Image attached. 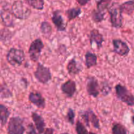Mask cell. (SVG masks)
Listing matches in <instances>:
<instances>
[{"label":"cell","instance_id":"cell-16","mask_svg":"<svg viewBox=\"0 0 134 134\" xmlns=\"http://www.w3.org/2000/svg\"><path fill=\"white\" fill-rule=\"evenodd\" d=\"M31 119L34 121V124L37 130L38 131L39 134L44 133V128H45V122L43 118L37 113L33 112L31 113Z\"/></svg>","mask_w":134,"mask_h":134},{"label":"cell","instance_id":"cell-14","mask_svg":"<svg viewBox=\"0 0 134 134\" xmlns=\"http://www.w3.org/2000/svg\"><path fill=\"white\" fill-rule=\"evenodd\" d=\"M28 99L30 103L39 109H44L46 101L44 97L39 92H31L28 96Z\"/></svg>","mask_w":134,"mask_h":134},{"label":"cell","instance_id":"cell-15","mask_svg":"<svg viewBox=\"0 0 134 134\" xmlns=\"http://www.w3.org/2000/svg\"><path fill=\"white\" fill-rule=\"evenodd\" d=\"M61 90L68 98H72L77 91V86L74 81L69 79L61 85Z\"/></svg>","mask_w":134,"mask_h":134},{"label":"cell","instance_id":"cell-26","mask_svg":"<svg viewBox=\"0 0 134 134\" xmlns=\"http://www.w3.org/2000/svg\"><path fill=\"white\" fill-rule=\"evenodd\" d=\"M112 0H99L97 3V10L105 13V10L109 7Z\"/></svg>","mask_w":134,"mask_h":134},{"label":"cell","instance_id":"cell-7","mask_svg":"<svg viewBox=\"0 0 134 134\" xmlns=\"http://www.w3.org/2000/svg\"><path fill=\"white\" fill-rule=\"evenodd\" d=\"M43 48H44V44L41 39L37 38L33 41L30 44L28 50L30 60L34 62H38Z\"/></svg>","mask_w":134,"mask_h":134},{"label":"cell","instance_id":"cell-29","mask_svg":"<svg viewBox=\"0 0 134 134\" xmlns=\"http://www.w3.org/2000/svg\"><path fill=\"white\" fill-rule=\"evenodd\" d=\"M111 91V87L108 82H102V86H101V93L103 96H106Z\"/></svg>","mask_w":134,"mask_h":134},{"label":"cell","instance_id":"cell-10","mask_svg":"<svg viewBox=\"0 0 134 134\" xmlns=\"http://www.w3.org/2000/svg\"><path fill=\"white\" fill-rule=\"evenodd\" d=\"M82 119L88 127H90V122L92 123L93 126L96 129L99 128V120L98 116H96L94 111L91 109H88L84 111L82 114H81Z\"/></svg>","mask_w":134,"mask_h":134},{"label":"cell","instance_id":"cell-13","mask_svg":"<svg viewBox=\"0 0 134 134\" xmlns=\"http://www.w3.org/2000/svg\"><path fill=\"white\" fill-rule=\"evenodd\" d=\"M51 20L58 31H65L67 27V23L64 20V18L62 16L60 10H56L53 11Z\"/></svg>","mask_w":134,"mask_h":134},{"label":"cell","instance_id":"cell-18","mask_svg":"<svg viewBox=\"0 0 134 134\" xmlns=\"http://www.w3.org/2000/svg\"><path fill=\"white\" fill-rule=\"evenodd\" d=\"M85 65H86L87 69H90V68L96 66L97 65L98 57H97V55L96 54L90 52V51H88L85 54Z\"/></svg>","mask_w":134,"mask_h":134},{"label":"cell","instance_id":"cell-35","mask_svg":"<svg viewBox=\"0 0 134 134\" xmlns=\"http://www.w3.org/2000/svg\"><path fill=\"white\" fill-rule=\"evenodd\" d=\"M89 134H96V133H93V132H90V133H89Z\"/></svg>","mask_w":134,"mask_h":134},{"label":"cell","instance_id":"cell-3","mask_svg":"<svg viewBox=\"0 0 134 134\" xmlns=\"http://www.w3.org/2000/svg\"><path fill=\"white\" fill-rule=\"evenodd\" d=\"M7 62L13 66H20L25 60V54L22 50L11 48L8 51L6 56Z\"/></svg>","mask_w":134,"mask_h":134},{"label":"cell","instance_id":"cell-36","mask_svg":"<svg viewBox=\"0 0 134 134\" xmlns=\"http://www.w3.org/2000/svg\"><path fill=\"white\" fill-rule=\"evenodd\" d=\"M61 134H69V133H66V132H65V133H61Z\"/></svg>","mask_w":134,"mask_h":134},{"label":"cell","instance_id":"cell-19","mask_svg":"<svg viewBox=\"0 0 134 134\" xmlns=\"http://www.w3.org/2000/svg\"><path fill=\"white\" fill-rule=\"evenodd\" d=\"M10 111L4 105H0V117H1V125L3 127L7 122V120L10 116Z\"/></svg>","mask_w":134,"mask_h":134},{"label":"cell","instance_id":"cell-1","mask_svg":"<svg viewBox=\"0 0 134 134\" xmlns=\"http://www.w3.org/2000/svg\"><path fill=\"white\" fill-rule=\"evenodd\" d=\"M120 5L118 3H113L108 8L110 22L113 27L115 28H120L122 26L123 16Z\"/></svg>","mask_w":134,"mask_h":134},{"label":"cell","instance_id":"cell-25","mask_svg":"<svg viewBox=\"0 0 134 134\" xmlns=\"http://www.w3.org/2000/svg\"><path fill=\"white\" fill-rule=\"evenodd\" d=\"M112 134H127V130L122 124L115 123L112 128Z\"/></svg>","mask_w":134,"mask_h":134},{"label":"cell","instance_id":"cell-9","mask_svg":"<svg viewBox=\"0 0 134 134\" xmlns=\"http://www.w3.org/2000/svg\"><path fill=\"white\" fill-rule=\"evenodd\" d=\"M86 91L89 96L97 98L101 92V86L98 79L94 76H88L86 79Z\"/></svg>","mask_w":134,"mask_h":134},{"label":"cell","instance_id":"cell-27","mask_svg":"<svg viewBox=\"0 0 134 134\" xmlns=\"http://www.w3.org/2000/svg\"><path fill=\"white\" fill-rule=\"evenodd\" d=\"M75 130L77 134H89L85 126L79 120H77L76 122Z\"/></svg>","mask_w":134,"mask_h":134},{"label":"cell","instance_id":"cell-5","mask_svg":"<svg viewBox=\"0 0 134 134\" xmlns=\"http://www.w3.org/2000/svg\"><path fill=\"white\" fill-rule=\"evenodd\" d=\"M34 76L38 82L43 85L47 84L52 79V73L49 68L40 63L37 64V67L34 72Z\"/></svg>","mask_w":134,"mask_h":134},{"label":"cell","instance_id":"cell-12","mask_svg":"<svg viewBox=\"0 0 134 134\" xmlns=\"http://www.w3.org/2000/svg\"><path fill=\"white\" fill-rule=\"evenodd\" d=\"M88 38L92 47H93L94 44L98 50H99L102 48V44L104 41V38H103V35L99 32V30L97 29L92 30L89 34Z\"/></svg>","mask_w":134,"mask_h":134},{"label":"cell","instance_id":"cell-33","mask_svg":"<svg viewBox=\"0 0 134 134\" xmlns=\"http://www.w3.org/2000/svg\"><path fill=\"white\" fill-rule=\"evenodd\" d=\"M54 129L51 128H48L44 130V134H54Z\"/></svg>","mask_w":134,"mask_h":134},{"label":"cell","instance_id":"cell-30","mask_svg":"<svg viewBox=\"0 0 134 134\" xmlns=\"http://www.w3.org/2000/svg\"><path fill=\"white\" fill-rule=\"evenodd\" d=\"M13 96V94L10 90L7 87L1 85V98H9Z\"/></svg>","mask_w":134,"mask_h":134},{"label":"cell","instance_id":"cell-21","mask_svg":"<svg viewBox=\"0 0 134 134\" xmlns=\"http://www.w3.org/2000/svg\"><path fill=\"white\" fill-rule=\"evenodd\" d=\"M81 14V9L80 7H73L68 9L65 11V14L68 20L71 21L75 19Z\"/></svg>","mask_w":134,"mask_h":134},{"label":"cell","instance_id":"cell-8","mask_svg":"<svg viewBox=\"0 0 134 134\" xmlns=\"http://www.w3.org/2000/svg\"><path fill=\"white\" fill-rule=\"evenodd\" d=\"M14 16L11 7L7 4L2 6L1 9V18L2 23L7 27H14Z\"/></svg>","mask_w":134,"mask_h":134},{"label":"cell","instance_id":"cell-4","mask_svg":"<svg viewBox=\"0 0 134 134\" xmlns=\"http://www.w3.org/2000/svg\"><path fill=\"white\" fill-rule=\"evenodd\" d=\"M12 11L16 18L26 20L31 15V10L22 1H15L11 6Z\"/></svg>","mask_w":134,"mask_h":134},{"label":"cell","instance_id":"cell-2","mask_svg":"<svg viewBox=\"0 0 134 134\" xmlns=\"http://www.w3.org/2000/svg\"><path fill=\"white\" fill-rule=\"evenodd\" d=\"M115 89L116 96L119 100L128 106H134V96L126 86L118 84L115 86Z\"/></svg>","mask_w":134,"mask_h":134},{"label":"cell","instance_id":"cell-6","mask_svg":"<svg viewBox=\"0 0 134 134\" xmlns=\"http://www.w3.org/2000/svg\"><path fill=\"white\" fill-rule=\"evenodd\" d=\"M26 130L24 120L19 116L10 118L7 126L8 134H24Z\"/></svg>","mask_w":134,"mask_h":134},{"label":"cell","instance_id":"cell-11","mask_svg":"<svg viewBox=\"0 0 134 134\" xmlns=\"http://www.w3.org/2000/svg\"><path fill=\"white\" fill-rule=\"evenodd\" d=\"M113 52L121 56H127L130 51L127 43L121 39H113Z\"/></svg>","mask_w":134,"mask_h":134},{"label":"cell","instance_id":"cell-28","mask_svg":"<svg viewBox=\"0 0 134 134\" xmlns=\"http://www.w3.org/2000/svg\"><path fill=\"white\" fill-rule=\"evenodd\" d=\"M75 111L73 109L69 108L66 115L67 120L68 121V122H69L71 124L73 125L75 123Z\"/></svg>","mask_w":134,"mask_h":134},{"label":"cell","instance_id":"cell-22","mask_svg":"<svg viewBox=\"0 0 134 134\" xmlns=\"http://www.w3.org/2000/svg\"><path fill=\"white\" fill-rule=\"evenodd\" d=\"M25 2L34 9L42 10L44 9V0H24Z\"/></svg>","mask_w":134,"mask_h":134},{"label":"cell","instance_id":"cell-24","mask_svg":"<svg viewBox=\"0 0 134 134\" xmlns=\"http://www.w3.org/2000/svg\"><path fill=\"white\" fill-rule=\"evenodd\" d=\"M105 14V13L100 12L98 10H93L91 14L92 19L94 22L99 23L104 20Z\"/></svg>","mask_w":134,"mask_h":134},{"label":"cell","instance_id":"cell-32","mask_svg":"<svg viewBox=\"0 0 134 134\" xmlns=\"http://www.w3.org/2000/svg\"><path fill=\"white\" fill-rule=\"evenodd\" d=\"M76 1L81 6H84V5H86L90 0H76Z\"/></svg>","mask_w":134,"mask_h":134},{"label":"cell","instance_id":"cell-17","mask_svg":"<svg viewBox=\"0 0 134 134\" xmlns=\"http://www.w3.org/2000/svg\"><path fill=\"white\" fill-rule=\"evenodd\" d=\"M67 70L70 75L75 76L78 75L82 71V68L75 58H72L67 64Z\"/></svg>","mask_w":134,"mask_h":134},{"label":"cell","instance_id":"cell-34","mask_svg":"<svg viewBox=\"0 0 134 134\" xmlns=\"http://www.w3.org/2000/svg\"><path fill=\"white\" fill-rule=\"evenodd\" d=\"M132 122H133L134 124V115H133V116H132Z\"/></svg>","mask_w":134,"mask_h":134},{"label":"cell","instance_id":"cell-31","mask_svg":"<svg viewBox=\"0 0 134 134\" xmlns=\"http://www.w3.org/2000/svg\"><path fill=\"white\" fill-rule=\"evenodd\" d=\"M27 134H37L35 130V128H34V125L32 124H30L27 127Z\"/></svg>","mask_w":134,"mask_h":134},{"label":"cell","instance_id":"cell-20","mask_svg":"<svg viewBox=\"0 0 134 134\" xmlns=\"http://www.w3.org/2000/svg\"><path fill=\"white\" fill-rule=\"evenodd\" d=\"M120 7L122 14L131 15L134 11V1H126L120 5Z\"/></svg>","mask_w":134,"mask_h":134},{"label":"cell","instance_id":"cell-23","mask_svg":"<svg viewBox=\"0 0 134 134\" xmlns=\"http://www.w3.org/2000/svg\"><path fill=\"white\" fill-rule=\"evenodd\" d=\"M40 30L41 32L44 35H48L50 36L51 35V33H52V26L51 25V24L49 22H47V21H43L41 22L40 26Z\"/></svg>","mask_w":134,"mask_h":134}]
</instances>
